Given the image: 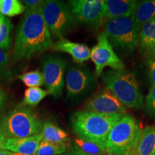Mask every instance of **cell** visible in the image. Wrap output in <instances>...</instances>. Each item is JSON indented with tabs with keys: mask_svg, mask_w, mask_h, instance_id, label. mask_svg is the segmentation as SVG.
<instances>
[{
	"mask_svg": "<svg viewBox=\"0 0 155 155\" xmlns=\"http://www.w3.org/2000/svg\"><path fill=\"white\" fill-rule=\"evenodd\" d=\"M155 17V0L142 1L138 3L134 14L135 23L139 30L141 27Z\"/></svg>",
	"mask_w": 155,
	"mask_h": 155,
	"instance_id": "d6986e66",
	"label": "cell"
},
{
	"mask_svg": "<svg viewBox=\"0 0 155 155\" xmlns=\"http://www.w3.org/2000/svg\"><path fill=\"white\" fill-rule=\"evenodd\" d=\"M6 101H7L6 95L5 94V92L3 91L1 86H0V114L2 112L4 108H5Z\"/></svg>",
	"mask_w": 155,
	"mask_h": 155,
	"instance_id": "4dcf8cb0",
	"label": "cell"
},
{
	"mask_svg": "<svg viewBox=\"0 0 155 155\" xmlns=\"http://www.w3.org/2000/svg\"><path fill=\"white\" fill-rule=\"evenodd\" d=\"M26 7L18 0H0V15L3 16L15 17L22 14Z\"/></svg>",
	"mask_w": 155,
	"mask_h": 155,
	"instance_id": "ffe728a7",
	"label": "cell"
},
{
	"mask_svg": "<svg viewBox=\"0 0 155 155\" xmlns=\"http://www.w3.org/2000/svg\"><path fill=\"white\" fill-rule=\"evenodd\" d=\"M21 2L27 9L42 7V6L45 2V1H42V0H23Z\"/></svg>",
	"mask_w": 155,
	"mask_h": 155,
	"instance_id": "83f0119b",
	"label": "cell"
},
{
	"mask_svg": "<svg viewBox=\"0 0 155 155\" xmlns=\"http://www.w3.org/2000/svg\"><path fill=\"white\" fill-rule=\"evenodd\" d=\"M91 58L95 65L97 76H100L106 67L112 70L124 69V64L115 53L104 32L98 35L97 43L91 50Z\"/></svg>",
	"mask_w": 155,
	"mask_h": 155,
	"instance_id": "30bf717a",
	"label": "cell"
},
{
	"mask_svg": "<svg viewBox=\"0 0 155 155\" xmlns=\"http://www.w3.org/2000/svg\"><path fill=\"white\" fill-rule=\"evenodd\" d=\"M4 138V137L1 134H0V150H1V145H2V139Z\"/></svg>",
	"mask_w": 155,
	"mask_h": 155,
	"instance_id": "836d02e7",
	"label": "cell"
},
{
	"mask_svg": "<svg viewBox=\"0 0 155 155\" xmlns=\"http://www.w3.org/2000/svg\"><path fill=\"white\" fill-rule=\"evenodd\" d=\"M42 123L29 106H16L0 116V134L4 137L25 138L41 133Z\"/></svg>",
	"mask_w": 155,
	"mask_h": 155,
	"instance_id": "3957f363",
	"label": "cell"
},
{
	"mask_svg": "<svg viewBox=\"0 0 155 155\" xmlns=\"http://www.w3.org/2000/svg\"><path fill=\"white\" fill-rule=\"evenodd\" d=\"M40 65L43 74L44 82L50 95L59 98L63 93L64 75L67 63L59 55H45L41 59Z\"/></svg>",
	"mask_w": 155,
	"mask_h": 155,
	"instance_id": "ba28073f",
	"label": "cell"
},
{
	"mask_svg": "<svg viewBox=\"0 0 155 155\" xmlns=\"http://www.w3.org/2000/svg\"><path fill=\"white\" fill-rule=\"evenodd\" d=\"M52 50L56 52H63L69 54L73 61L78 63L88 61L91 58V50L85 44L70 41L61 38L52 46Z\"/></svg>",
	"mask_w": 155,
	"mask_h": 155,
	"instance_id": "5bb4252c",
	"label": "cell"
},
{
	"mask_svg": "<svg viewBox=\"0 0 155 155\" xmlns=\"http://www.w3.org/2000/svg\"><path fill=\"white\" fill-rule=\"evenodd\" d=\"M42 140L41 133L25 138L4 137L2 140L1 148L14 153L35 155Z\"/></svg>",
	"mask_w": 155,
	"mask_h": 155,
	"instance_id": "4fadbf2b",
	"label": "cell"
},
{
	"mask_svg": "<svg viewBox=\"0 0 155 155\" xmlns=\"http://www.w3.org/2000/svg\"><path fill=\"white\" fill-rule=\"evenodd\" d=\"M106 88L127 108L139 109L143 106L142 94L137 78L124 70H111L103 75Z\"/></svg>",
	"mask_w": 155,
	"mask_h": 155,
	"instance_id": "277c9868",
	"label": "cell"
},
{
	"mask_svg": "<svg viewBox=\"0 0 155 155\" xmlns=\"http://www.w3.org/2000/svg\"><path fill=\"white\" fill-rule=\"evenodd\" d=\"M75 146L88 155H108L101 145L81 138L75 139Z\"/></svg>",
	"mask_w": 155,
	"mask_h": 155,
	"instance_id": "603a6c76",
	"label": "cell"
},
{
	"mask_svg": "<svg viewBox=\"0 0 155 155\" xmlns=\"http://www.w3.org/2000/svg\"><path fill=\"white\" fill-rule=\"evenodd\" d=\"M145 108L150 116H155V86H152L147 94Z\"/></svg>",
	"mask_w": 155,
	"mask_h": 155,
	"instance_id": "484cf974",
	"label": "cell"
},
{
	"mask_svg": "<svg viewBox=\"0 0 155 155\" xmlns=\"http://www.w3.org/2000/svg\"><path fill=\"white\" fill-rule=\"evenodd\" d=\"M104 27V33L113 48L129 53H132L139 45L140 30L135 23L134 15L106 19Z\"/></svg>",
	"mask_w": 155,
	"mask_h": 155,
	"instance_id": "8992f818",
	"label": "cell"
},
{
	"mask_svg": "<svg viewBox=\"0 0 155 155\" xmlns=\"http://www.w3.org/2000/svg\"><path fill=\"white\" fill-rule=\"evenodd\" d=\"M135 151L137 155L155 154V127H147L141 130Z\"/></svg>",
	"mask_w": 155,
	"mask_h": 155,
	"instance_id": "e0dca14e",
	"label": "cell"
},
{
	"mask_svg": "<svg viewBox=\"0 0 155 155\" xmlns=\"http://www.w3.org/2000/svg\"><path fill=\"white\" fill-rule=\"evenodd\" d=\"M67 151V144L42 140L35 155H62Z\"/></svg>",
	"mask_w": 155,
	"mask_h": 155,
	"instance_id": "7402d4cb",
	"label": "cell"
},
{
	"mask_svg": "<svg viewBox=\"0 0 155 155\" xmlns=\"http://www.w3.org/2000/svg\"><path fill=\"white\" fill-rule=\"evenodd\" d=\"M48 95L50 94L48 91L43 90L40 87L28 88L25 91L24 99L21 104L27 106H35Z\"/></svg>",
	"mask_w": 155,
	"mask_h": 155,
	"instance_id": "44dd1931",
	"label": "cell"
},
{
	"mask_svg": "<svg viewBox=\"0 0 155 155\" xmlns=\"http://www.w3.org/2000/svg\"><path fill=\"white\" fill-rule=\"evenodd\" d=\"M126 155H137V153H136L135 150H134L133 151H131V152L128 153V154H127Z\"/></svg>",
	"mask_w": 155,
	"mask_h": 155,
	"instance_id": "d6a6232c",
	"label": "cell"
},
{
	"mask_svg": "<svg viewBox=\"0 0 155 155\" xmlns=\"http://www.w3.org/2000/svg\"><path fill=\"white\" fill-rule=\"evenodd\" d=\"M10 152L9 151L3 150V149H1L0 150V155H10Z\"/></svg>",
	"mask_w": 155,
	"mask_h": 155,
	"instance_id": "1f68e13d",
	"label": "cell"
},
{
	"mask_svg": "<svg viewBox=\"0 0 155 155\" xmlns=\"http://www.w3.org/2000/svg\"><path fill=\"white\" fill-rule=\"evenodd\" d=\"M12 24L8 18L4 16L0 30V49L9 50L12 44Z\"/></svg>",
	"mask_w": 155,
	"mask_h": 155,
	"instance_id": "cb8c5ba5",
	"label": "cell"
},
{
	"mask_svg": "<svg viewBox=\"0 0 155 155\" xmlns=\"http://www.w3.org/2000/svg\"><path fill=\"white\" fill-rule=\"evenodd\" d=\"M62 155H88L83 152V151L79 150L76 146H73L69 149V150H67L64 154Z\"/></svg>",
	"mask_w": 155,
	"mask_h": 155,
	"instance_id": "f1b7e54d",
	"label": "cell"
},
{
	"mask_svg": "<svg viewBox=\"0 0 155 155\" xmlns=\"http://www.w3.org/2000/svg\"><path fill=\"white\" fill-rule=\"evenodd\" d=\"M154 155H155V154H154Z\"/></svg>",
	"mask_w": 155,
	"mask_h": 155,
	"instance_id": "d590c367",
	"label": "cell"
},
{
	"mask_svg": "<svg viewBox=\"0 0 155 155\" xmlns=\"http://www.w3.org/2000/svg\"><path fill=\"white\" fill-rule=\"evenodd\" d=\"M139 45L145 55L155 58V17L141 27Z\"/></svg>",
	"mask_w": 155,
	"mask_h": 155,
	"instance_id": "2e32d148",
	"label": "cell"
},
{
	"mask_svg": "<svg viewBox=\"0 0 155 155\" xmlns=\"http://www.w3.org/2000/svg\"><path fill=\"white\" fill-rule=\"evenodd\" d=\"M94 83V77L88 68L80 65L71 66L65 76L67 97L71 99L80 98L91 88Z\"/></svg>",
	"mask_w": 155,
	"mask_h": 155,
	"instance_id": "8fae6325",
	"label": "cell"
},
{
	"mask_svg": "<svg viewBox=\"0 0 155 155\" xmlns=\"http://www.w3.org/2000/svg\"><path fill=\"white\" fill-rule=\"evenodd\" d=\"M8 66L9 56L5 50L0 49V78L8 75Z\"/></svg>",
	"mask_w": 155,
	"mask_h": 155,
	"instance_id": "4316f807",
	"label": "cell"
},
{
	"mask_svg": "<svg viewBox=\"0 0 155 155\" xmlns=\"http://www.w3.org/2000/svg\"><path fill=\"white\" fill-rule=\"evenodd\" d=\"M18 78L28 88H35L44 85L43 74L39 70L25 73L19 75Z\"/></svg>",
	"mask_w": 155,
	"mask_h": 155,
	"instance_id": "d4e9b609",
	"label": "cell"
},
{
	"mask_svg": "<svg viewBox=\"0 0 155 155\" xmlns=\"http://www.w3.org/2000/svg\"><path fill=\"white\" fill-rule=\"evenodd\" d=\"M41 134L42 140L48 142L66 144L70 140L68 134L51 121L42 124Z\"/></svg>",
	"mask_w": 155,
	"mask_h": 155,
	"instance_id": "ac0fdd59",
	"label": "cell"
},
{
	"mask_svg": "<svg viewBox=\"0 0 155 155\" xmlns=\"http://www.w3.org/2000/svg\"><path fill=\"white\" fill-rule=\"evenodd\" d=\"M42 15L50 34L60 39L74 29L75 20L67 4L61 1L48 0L42 6Z\"/></svg>",
	"mask_w": 155,
	"mask_h": 155,
	"instance_id": "52a82bcc",
	"label": "cell"
},
{
	"mask_svg": "<svg viewBox=\"0 0 155 155\" xmlns=\"http://www.w3.org/2000/svg\"><path fill=\"white\" fill-rule=\"evenodd\" d=\"M76 22L98 28L105 18V0H72L68 2Z\"/></svg>",
	"mask_w": 155,
	"mask_h": 155,
	"instance_id": "9c48e42d",
	"label": "cell"
},
{
	"mask_svg": "<svg viewBox=\"0 0 155 155\" xmlns=\"http://www.w3.org/2000/svg\"><path fill=\"white\" fill-rule=\"evenodd\" d=\"M150 78L152 86H155V61H151L150 63Z\"/></svg>",
	"mask_w": 155,
	"mask_h": 155,
	"instance_id": "f546056e",
	"label": "cell"
},
{
	"mask_svg": "<svg viewBox=\"0 0 155 155\" xmlns=\"http://www.w3.org/2000/svg\"><path fill=\"white\" fill-rule=\"evenodd\" d=\"M53 45L52 35L45 22L42 7L27 9L17 28L12 60H29Z\"/></svg>",
	"mask_w": 155,
	"mask_h": 155,
	"instance_id": "6da1fadb",
	"label": "cell"
},
{
	"mask_svg": "<svg viewBox=\"0 0 155 155\" xmlns=\"http://www.w3.org/2000/svg\"><path fill=\"white\" fill-rule=\"evenodd\" d=\"M10 155H26V154H20V153H10Z\"/></svg>",
	"mask_w": 155,
	"mask_h": 155,
	"instance_id": "e575fe53",
	"label": "cell"
},
{
	"mask_svg": "<svg viewBox=\"0 0 155 155\" xmlns=\"http://www.w3.org/2000/svg\"><path fill=\"white\" fill-rule=\"evenodd\" d=\"M106 19L129 17L135 14L138 2L134 0H106Z\"/></svg>",
	"mask_w": 155,
	"mask_h": 155,
	"instance_id": "9a60e30c",
	"label": "cell"
},
{
	"mask_svg": "<svg viewBox=\"0 0 155 155\" xmlns=\"http://www.w3.org/2000/svg\"><path fill=\"white\" fill-rule=\"evenodd\" d=\"M85 111L101 114H126L127 108L106 88L100 91L87 103Z\"/></svg>",
	"mask_w": 155,
	"mask_h": 155,
	"instance_id": "7c38bea8",
	"label": "cell"
},
{
	"mask_svg": "<svg viewBox=\"0 0 155 155\" xmlns=\"http://www.w3.org/2000/svg\"><path fill=\"white\" fill-rule=\"evenodd\" d=\"M124 115H108L83 110L72 114L71 123L73 131L79 138L96 143L104 147L111 128Z\"/></svg>",
	"mask_w": 155,
	"mask_h": 155,
	"instance_id": "7a4b0ae2",
	"label": "cell"
},
{
	"mask_svg": "<svg viewBox=\"0 0 155 155\" xmlns=\"http://www.w3.org/2000/svg\"><path fill=\"white\" fill-rule=\"evenodd\" d=\"M141 131L134 118L125 114L111 128L104 149L108 155H126L136 149Z\"/></svg>",
	"mask_w": 155,
	"mask_h": 155,
	"instance_id": "5b68a950",
	"label": "cell"
}]
</instances>
